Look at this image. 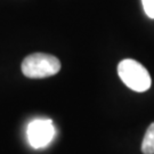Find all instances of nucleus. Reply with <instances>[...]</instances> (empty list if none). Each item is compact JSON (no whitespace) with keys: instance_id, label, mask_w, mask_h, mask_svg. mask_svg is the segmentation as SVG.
Returning a JSON list of instances; mask_svg holds the SVG:
<instances>
[{"instance_id":"1","label":"nucleus","mask_w":154,"mask_h":154,"mask_svg":"<svg viewBox=\"0 0 154 154\" xmlns=\"http://www.w3.org/2000/svg\"><path fill=\"white\" fill-rule=\"evenodd\" d=\"M61 70V62L53 55L34 53L26 56L22 62V72L30 79H44L53 77Z\"/></svg>"},{"instance_id":"2","label":"nucleus","mask_w":154,"mask_h":154,"mask_svg":"<svg viewBox=\"0 0 154 154\" xmlns=\"http://www.w3.org/2000/svg\"><path fill=\"white\" fill-rule=\"evenodd\" d=\"M118 74L128 88L137 93L149 90L152 85V79L146 67L131 58H127L119 63Z\"/></svg>"},{"instance_id":"3","label":"nucleus","mask_w":154,"mask_h":154,"mask_svg":"<svg viewBox=\"0 0 154 154\" xmlns=\"http://www.w3.org/2000/svg\"><path fill=\"white\" fill-rule=\"evenodd\" d=\"M55 135V128L49 119H38L29 125L28 138L34 149H41L51 142Z\"/></svg>"},{"instance_id":"4","label":"nucleus","mask_w":154,"mask_h":154,"mask_svg":"<svg viewBox=\"0 0 154 154\" xmlns=\"http://www.w3.org/2000/svg\"><path fill=\"white\" fill-rule=\"evenodd\" d=\"M143 154H154V122L151 123L145 132L142 143Z\"/></svg>"},{"instance_id":"5","label":"nucleus","mask_w":154,"mask_h":154,"mask_svg":"<svg viewBox=\"0 0 154 154\" xmlns=\"http://www.w3.org/2000/svg\"><path fill=\"white\" fill-rule=\"evenodd\" d=\"M144 11L149 18L154 20V0H142Z\"/></svg>"}]
</instances>
